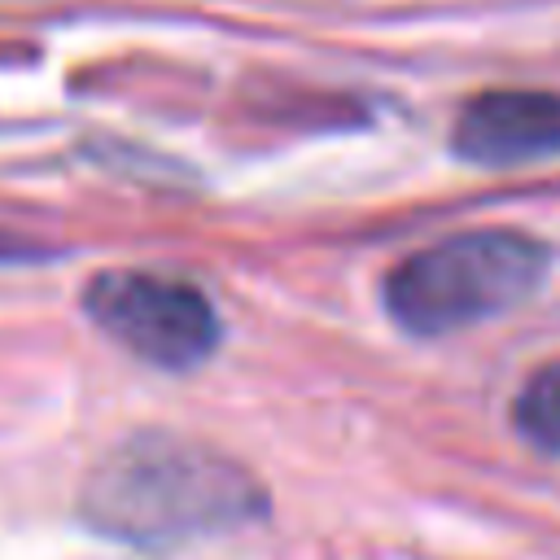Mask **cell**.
Wrapping results in <instances>:
<instances>
[{"label": "cell", "mask_w": 560, "mask_h": 560, "mask_svg": "<svg viewBox=\"0 0 560 560\" xmlns=\"http://www.w3.org/2000/svg\"><path fill=\"white\" fill-rule=\"evenodd\" d=\"M451 153L477 171L560 158V88H481L451 122Z\"/></svg>", "instance_id": "cell-4"}, {"label": "cell", "mask_w": 560, "mask_h": 560, "mask_svg": "<svg viewBox=\"0 0 560 560\" xmlns=\"http://www.w3.org/2000/svg\"><path fill=\"white\" fill-rule=\"evenodd\" d=\"M267 486L228 451L144 429L109 446L79 486V516L127 547H175L262 521Z\"/></svg>", "instance_id": "cell-1"}, {"label": "cell", "mask_w": 560, "mask_h": 560, "mask_svg": "<svg viewBox=\"0 0 560 560\" xmlns=\"http://www.w3.org/2000/svg\"><path fill=\"white\" fill-rule=\"evenodd\" d=\"M39 254H44L39 245H31V241H22V236L0 232V267H9V262H31V258H39Z\"/></svg>", "instance_id": "cell-6"}, {"label": "cell", "mask_w": 560, "mask_h": 560, "mask_svg": "<svg viewBox=\"0 0 560 560\" xmlns=\"http://www.w3.org/2000/svg\"><path fill=\"white\" fill-rule=\"evenodd\" d=\"M551 276V245L521 228H468L411 249L381 280V306L407 337H451L525 306Z\"/></svg>", "instance_id": "cell-2"}, {"label": "cell", "mask_w": 560, "mask_h": 560, "mask_svg": "<svg viewBox=\"0 0 560 560\" xmlns=\"http://www.w3.org/2000/svg\"><path fill=\"white\" fill-rule=\"evenodd\" d=\"M83 311L109 341L162 372H192L223 341L214 302L192 280L149 267L96 271L83 284Z\"/></svg>", "instance_id": "cell-3"}, {"label": "cell", "mask_w": 560, "mask_h": 560, "mask_svg": "<svg viewBox=\"0 0 560 560\" xmlns=\"http://www.w3.org/2000/svg\"><path fill=\"white\" fill-rule=\"evenodd\" d=\"M512 429L525 446L560 455V359L529 372L512 398Z\"/></svg>", "instance_id": "cell-5"}]
</instances>
